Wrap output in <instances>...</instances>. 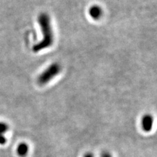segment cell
Returning <instances> with one entry per match:
<instances>
[{
  "instance_id": "277c9868",
  "label": "cell",
  "mask_w": 157,
  "mask_h": 157,
  "mask_svg": "<svg viewBox=\"0 0 157 157\" xmlns=\"http://www.w3.org/2000/svg\"><path fill=\"white\" fill-rule=\"evenodd\" d=\"M89 13H90V17L93 19L98 20L101 18L103 14V11L100 7L98 6H94L90 9Z\"/></svg>"
},
{
  "instance_id": "8992f818",
  "label": "cell",
  "mask_w": 157,
  "mask_h": 157,
  "mask_svg": "<svg viewBox=\"0 0 157 157\" xmlns=\"http://www.w3.org/2000/svg\"><path fill=\"white\" fill-rule=\"evenodd\" d=\"M9 129V126L7 123H5L3 122H0V136L4 135L6 133Z\"/></svg>"
},
{
  "instance_id": "ba28073f",
  "label": "cell",
  "mask_w": 157,
  "mask_h": 157,
  "mask_svg": "<svg viewBox=\"0 0 157 157\" xmlns=\"http://www.w3.org/2000/svg\"><path fill=\"white\" fill-rule=\"evenodd\" d=\"M101 157H112V156L109 153H107V152H104L101 155Z\"/></svg>"
},
{
  "instance_id": "9c48e42d",
  "label": "cell",
  "mask_w": 157,
  "mask_h": 157,
  "mask_svg": "<svg viewBox=\"0 0 157 157\" xmlns=\"http://www.w3.org/2000/svg\"><path fill=\"white\" fill-rule=\"evenodd\" d=\"M83 157H94V156H93V155L91 153H86Z\"/></svg>"
},
{
  "instance_id": "7a4b0ae2",
  "label": "cell",
  "mask_w": 157,
  "mask_h": 157,
  "mask_svg": "<svg viewBox=\"0 0 157 157\" xmlns=\"http://www.w3.org/2000/svg\"><path fill=\"white\" fill-rule=\"evenodd\" d=\"M60 71L61 66L59 63H52L39 76L37 79L39 84L41 85L47 84L48 82H50L54 77L56 76L60 72Z\"/></svg>"
},
{
  "instance_id": "3957f363",
  "label": "cell",
  "mask_w": 157,
  "mask_h": 157,
  "mask_svg": "<svg viewBox=\"0 0 157 157\" xmlns=\"http://www.w3.org/2000/svg\"><path fill=\"white\" fill-rule=\"evenodd\" d=\"M142 128L145 132H150L153 128V117L151 115H145L142 118L141 121Z\"/></svg>"
},
{
  "instance_id": "5b68a950",
  "label": "cell",
  "mask_w": 157,
  "mask_h": 157,
  "mask_svg": "<svg viewBox=\"0 0 157 157\" xmlns=\"http://www.w3.org/2000/svg\"><path fill=\"white\" fill-rule=\"evenodd\" d=\"M29 151V147L26 143L20 144L17 149V155L21 157H24L27 155Z\"/></svg>"
},
{
  "instance_id": "6da1fadb",
  "label": "cell",
  "mask_w": 157,
  "mask_h": 157,
  "mask_svg": "<svg viewBox=\"0 0 157 157\" xmlns=\"http://www.w3.org/2000/svg\"><path fill=\"white\" fill-rule=\"evenodd\" d=\"M38 22L43 33V39L33 47V51L37 52L51 47L54 42V34L51 25V19L46 13H41L38 18Z\"/></svg>"
},
{
  "instance_id": "52a82bcc",
  "label": "cell",
  "mask_w": 157,
  "mask_h": 157,
  "mask_svg": "<svg viewBox=\"0 0 157 157\" xmlns=\"http://www.w3.org/2000/svg\"><path fill=\"white\" fill-rule=\"evenodd\" d=\"M7 143V138L4 135L0 136V145H5Z\"/></svg>"
}]
</instances>
